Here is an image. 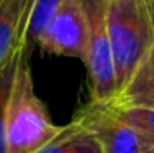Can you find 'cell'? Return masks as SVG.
<instances>
[{"mask_svg": "<svg viewBox=\"0 0 154 153\" xmlns=\"http://www.w3.org/2000/svg\"><path fill=\"white\" fill-rule=\"evenodd\" d=\"M118 92L154 46V0H103Z\"/></svg>", "mask_w": 154, "mask_h": 153, "instance_id": "obj_1", "label": "cell"}, {"mask_svg": "<svg viewBox=\"0 0 154 153\" xmlns=\"http://www.w3.org/2000/svg\"><path fill=\"white\" fill-rule=\"evenodd\" d=\"M30 51L21 53L7 102V143L10 153H35L61 132L45 102L35 92Z\"/></svg>", "mask_w": 154, "mask_h": 153, "instance_id": "obj_2", "label": "cell"}, {"mask_svg": "<svg viewBox=\"0 0 154 153\" xmlns=\"http://www.w3.org/2000/svg\"><path fill=\"white\" fill-rule=\"evenodd\" d=\"M89 13V40L84 64L87 66L90 81L92 102L110 104L118 96L115 64H113L112 45L107 30L103 0H85Z\"/></svg>", "mask_w": 154, "mask_h": 153, "instance_id": "obj_3", "label": "cell"}, {"mask_svg": "<svg viewBox=\"0 0 154 153\" xmlns=\"http://www.w3.org/2000/svg\"><path fill=\"white\" fill-rule=\"evenodd\" d=\"M74 122L95 137L102 153H154L144 137L123 122L108 104L90 102L77 114Z\"/></svg>", "mask_w": 154, "mask_h": 153, "instance_id": "obj_4", "label": "cell"}, {"mask_svg": "<svg viewBox=\"0 0 154 153\" xmlns=\"http://www.w3.org/2000/svg\"><path fill=\"white\" fill-rule=\"evenodd\" d=\"M89 40V13L85 0H64L49 27L39 38L41 51L84 61Z\"/></svg>", "mask_w": 154, "mask_h": 153, "instance_id": "obj_5", "label": "cell"}, {"mask_svg": "<svg viewBox=\"0 0 154 153\" xmlns=\"http://www.w3.org/2000/svg\"><path fill=\"white\" fill-rule=\"evenodd\" d=\"M33 0H0V68L26 45Z\"/></svg>", "mask_w": 154, "mask_h": 153, "instance_id": "obj_6", "label": "cell"}, {"mask_svg": "<svg viewBox=\"0 0 154 153\" xmlns=\"http://www.w3.org/2000/svg\"><path fill=\"white\" fill-rule=\"evenodd\" d=\"M112 104L154 109V46L143 58L130 81Z\"/></svg>", "mask_w": 154, "mask_h": 153, "instance_id": "obj_7", "label": "cell"}, {"mask_svg": "<svg viewBox=\"0 0 154 153\" xmlns=\"http://www.w3.org/2000/svg\"><path fill=\"white\" fill-rule=\"evenodd\" d=\"M35 153H102V148L92 133L72 120L62 125L61 132Z\"/></svg>", "mask_w": 154, "mask_h": 153, "instance_id": "obj_8", "label": "cell"}, {"mask_svg": "<svg viewBox=\"0 0 154 153\" xmlns=\"http://www.w3.org/2000/svg\"><path fill=\"white\" fill-rule=\"evenodd\" d=\"M64 0H33L30 10V20H28L26 30V48L31 51L33 46H38L39 38L49 27L51 20L57 13L59 7Z\"/></svg>", "mask_w": 154, "mask_h": 153, "instance_id": "obj_9", "label": "cell"}, {"mask_svg": "<svg viewBox=\"0 0 154 153\" xmlns=\"http://www.w3.org/2000/svg\"><path fill=\"white\" fill-rule=\"evenodd\" d=\"M25 49H26V45L21 46L15 56L0 68V153H10L8 143H7V102H8V96L12 91L18 61Z\"/></svg>", "mask_w": 154, "mask_h": 153, "instance_id": "obj_10", "label": "cell"}, {"mask_svg": "<svg viewBox=\"0 0 154 153\" xmlns=\"http://www.w3.org/2000/svg\"><path fill=\"white\" fill-rule=\"evenodd\" d=\"M108 107L118 115L123 122L131 125L136 132H139L144 140L148 142L154 150V109L146 107H126V105H116L110 102Z\"/></svg>", "mask_w": 154, "mask_h": 153, "instance_id": "obj_11", "label": "cell"}]
</instances>
